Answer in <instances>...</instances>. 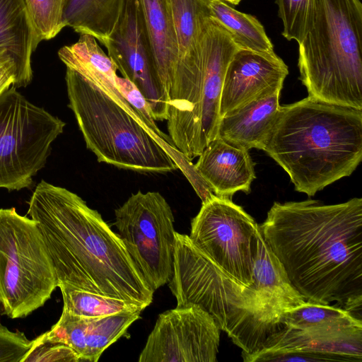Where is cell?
<instances>
[{
    "label": "cell",
    "mask_w": 362,
    "mask_h": 362,
    "mask_svg": "<svg viewBox=\"0 0 362 362\" xmlns=\"http://www.w3.org/2000/svg\"><path fill=\"white\" fill-rule=\"evenodd\" d=\"M262 238L306 301L361 315L362 199L274 202Z\"/></svg>",
    "instance_id": "1"
},
{
    "label": "cell",
    "mask_w": 362,
    "mask_h": 362,
    "mask_svg": "<svg viewBox=\"0 0 362 362\" xmlns=\"http://www.w3.org/2000/svg\"><path fill=\"white\" fill-rule=\"evenodd\" d=\"M28 204V214L37 223L57 286L69 284L143 309L151 305L154 291L98 211L76 194L44 180Z\"/></svg>",
    "instance_id": "2"
},
{
    "label": "cell",
    "mask_w": 362,
    "mask_h": 362,
    "mask_svg": "<svg viewBox=\"0 0 362 362\" xmlns=\"http://www.w3.org/2000/svg\"><path fill=\"white\" fill-rule=\"evenodd\" d=\"M261 150L313 197L350 176L362 160V110L310 97L280 106Z\"/></svg>",
    "instance_id": "3"
},
{
    "label": "cell",
    "mask_w": 362,
    "mask_h": 362,
    "mask_svg": "<svg viewBox=\"0 0 362 362\" xmlns=\"http://www.w3.org/2000/svg\"><path fill=\"white\" fill-rule=\"evenodd\" d=\"M298 66L308 97L362 110L360 0H315L312 24L298 44Z\"/></svg>",
    "instance_id": "4"
},
{
    "label": "cell",
    "mask_w": 362,
    "mask_h": 362,
    "mask_svg": "<svg viewBox=\"0 0 362 362\" xmlns=\"http://www.w3.org/2000/svg\"><path fill=\"white\" fill-rule=\"evenodd\" d=\"M168 286L176 307L199 305L243 353L256 352L270 335L255 286L232 278L197 248L189 235L177 232Z\"/></svg>",
    "instance_id": "5"
},
{
    "label": "cell",
    "mask_w": 362,
    "mask_h": 362,
    "mask_svg": "<svg viewBox=\"0 0 362 362\" xmlns=\"http://www.w3.org/2000/svg\"><path fill=\"white\" fill-rule=\"evenodd\" d=\"M65 81L69 107L98 162L141 173L178 168L149 131L98 85L69 68Z\"/></svg>",
    "instance_id": "6"
},
{
    "label": "cell",
    "mask_w": 362,
    "mask_h": 362,
    "mask_svg": "<svg viewBox=\"0 0 362 362\" xmlns=\"http://www.w3.org/2000/svg\"><path fill=\"white\" fill-rule=\"evenodd\" d=\"M238 49L227 30L211 16L203 36L199 62L173 76L168 93V136L189 160L217 136L224 76Z\"/></svg>",
    "instance_id": "7"
},
{
    "label": "cell",
    "mask_w": 362,
    "mask_h": 362,
    "mask_svg": "<svg viewBox=\"0 0 362 362\" xmlns=\"http://www.w3.org/2000/svg\"><path fill=\"white\" fill-rule=\"evenodd\" d=\"M57 287L37 223L14 207L0 209V315L26 317L44 305Z\"/></svg>",
    "instance_id": "8"
},
{
    "label": "cell",
    "mask_w": 362,
    "mask_h": 362,
    "mask_svg": "<svg viewBox=\"0 0 362 362\" xmlns=\"http://www.w3.org/2000/svg\"><path fill=\"white\" fill-rule=\"evenodd\" d=\"M66 124L11 86L0 95V188L30 187Z\"/></svg>",
    "instance_id": "9"
},
{
    "label": "cell",
    "mask_w": 362,
    "mask_h": 362,
    "mask_svg": "<svg viewBox=\"0 0 362 362\" xmlns=\"http://www.w3.org/2000/svg\"><path fill=\"white\" fill-rule=\"evenodd\" d=\"M114 224L128 254L155 291L173 275L175 233L173 211L158 192L139 190L115 211Z\"/></svg>",
    "instance_id": "10"
},
{
    "label": "cell",
    "mask_w": 362,
    "mask_h": 362,
    "mask_svg": "<svg viewBox=\"0 0 362 362\" xmlns=\"http://www.w3.org/2000/svg\"><path fill=\"white\" fill-rule=\"evenodd\" d=\"M259 233V225L240 206L214 195L192 218L189 237L229 276L252 286Z\"/></svg>",
    "instance_id": "11"
},
{
    "label": "cell",
    "mask_w": 362,
    "mask_h": 362,
    "mask_svg": "<svg viewBox=\"0 0 362 362\" xmlns=\"http://www.w3.org/2000/svg\"><path fill=\"white\" fill-rule=\"evenodd\" d=\"M220 329L199 305L190 304L158 315L139 362H216Z\"/></svg>",
    "instance_id": "12"
},
{
    "label": "cell",
    "mask_w": 362,
    "mask_h": 362,
    "mask_svg": "<svg viewBox=\"0 0 362 362\" xmlns=\"http://www.w3.org/2000/svg\"><path fill=\"white\" fill-rule=\"evenodd\" d=\"M103 45L122 77L141 93L153 119L167 120L168 95L159 79L136 0H126L119 19Z\"/></svg>",
    "instance_id": "13"
},
{
    "label": "cell",
    "mask_w": 362,
    "mask_h": 362,
    "mask_svg": "<svg viewBox=\"0 0 362 362\" xmlns=\"http://www.w3.org/2000/svg\"><path fill=\"white\" fill-rule=\"evenodd\" d=\"M288 68L276 53L239 48L230 61L223 83L221 117L274 90L282 89Z\"/></svg>",
    "instance_id": "14"
},
{
    "label": "cell",
    "mask_w": 362,
    "mask_h": 362,
    "mask_svg": "<svg viewBox=\"0 0 362 362\" xmlns=\"http://www.w3.org/2000/svg\"><path fill=\"white\" fill-rule=\"evenodd\" d=\"M141 313L127 311L105 317H87L62 310L57 322L37 338L68 345L78 355L81 361L97 362L104 351L140 317Z\"/></svg>",
    "instance_id": "15"
},
{
    "label": "cell",
    "mask_w": 362,
    "mask_h": 362,
    "mask_svg": "<svg viewBox=\"0 0 362 362\" xmlns=\"http://www.w3.org/2000/svg\"><path fill=\"white\" fill-rule=\"evenodd\" d=\"M253 286L257 291L263 320L270 335L282 329V314L306 303L292 285L281 264L258 235V252L253 269Z\"/></svg>",
    "instance_id": "16"
},
{
    "label": "cell",
    "mask_w": 362,
    "mask_h": 362,
    "mask_svg": "<svg viewBox=\"0 0 362 362\" xmlns=\"http://www.w3.org/2000/svg\"><path fill=\"white\" fill-rule=\"evenodd\" d=\"M198 157L194 167L215 195L230 198L237 192H250L256 175L249 150L216 136Z\"/></svg>",
    "instance_id": "17"
},
{
    "label": "cell",
    "mask_w": 362,
    "mask_h": 362,
    "mask_svg": "<svg viewBox=\"0 0 362 362\" xmlns=\"http://www.w3.org/2000/svg\"><path fill=\"white\" fill-rule=\"evenodd\" d=\"M258 351H296L335 354L361 362L362 327L309 329L284 327L269 335Z\"/></svg>",
    "instance_id": "18"
},
{
    "label": "cell",
    "mask_w": 362,
    "mask_h": 362,
    "mask_svg": "<svg viewBox=\"0 0 362 362\" xmlns=\"http://www.w3.org/2000/svg\"><path fill=\"white\" fill-rule=\"evenodd\" d=\"M274 90L221 117L217 136L238 148L261 149L280 107Z\"/></svg>",
    "instance_id": "19"
},
{
    "label": "cell",
    "mask_w": 362,
    "mask_h": 362,
    "mask_svg": "<svg viewBox=\"0 0 362 362\" xmlns=\"http://www.w3.org/2000/svg\"><path fill=\"white\" fill-rule=\"evenodd\" d=\"M40 42L25 0H0V51L8 54L16 64L13 87H26L31 82V56Z\"/></svg>",
    "instance_id": "20"
},
{
    "label": "cell",
    "mask_w": 362,
    "mask_h": 362,
    "mask_svg": "<svg viewBox=\"0 0 362 362\" xmlns=\"http://www.w3.org/2000/svg\"><path fill=\"white\" fill-rule=\"evenodd\" d=\"M58 56L66 68L78 71L98 85L148 130L141 116L120 93L116 81L117 69L94 37L80 35L75 43L60 48Z\"/></svg>",
    "instance_id": "21"
},
{
    "label": "cell",
    "mask_w": 362,
    "mask_h": 362,
    "mask_svg": "<svg viewBox=\"0 0 362 362\" xmlns=\"http://www.w3.org/2000/svg\"><path fill=\"white\" fill-rule=\"evenodd\" d=\"M162 86L168 95L177 61L170 0H136Z\"/></svg>",
    "instance_id": "22"
},
{
    "label": "cell",
    "mask_w": 362,
    "mask_h": 362,
    "mask_svg": "<svg viewBox=\"0 0 362 362\" xmlns=\"http://www.w3.org/2000/svg\"><path fill=\"white\" fill-rule=\"evenodd\" d=\"M125 1L66 0L64 23L80 35H90L103 45L117 25Z\"/></svg>",
    "instance_id": "23"
},
{
    "label": "cell",
    "mask_w": 362,
    "mask_h": 362,
    "mask_svg": "<svg viewBox=\"0 0 362 362\" xmlns=\"http://www.w3.org/2000/svg\"><path fill=\"white\" fill-rule=\"evenodd\" d=\"M209 7L212 16L227 30L239 48L274 53L272 41L255 16L235 9L223 0H210Z\"/></svg>",
    "instance_id": "24"
},
{
    "label": "cell",
    "mask_w": 362,
    "mask_h": 362,
    "mask_svg": "<svg viewBox=\"0 0 362 362\" xmlns=\"http://www.w3.org/2000/svg\"><path fill=\"white\" fill-rule=\"evenodd\" d=\"M280 323L296 329L362 327L361 320L340 307L308 301L284 313Z\"/></svg>",
    "instance_id": "25"
},
{
    "label": "cell",
    "mask_w": 362,
    "mask_h": 362,
    "mask_svg": "<svg viewBox=\"0 0 362 362\" xmlns=\"http://www.w3.org/2000/svg\"><path fill=\"white\" fill-rule=\"evenodd\" d=\"M63 298V310L81 317H105L127 311H142L136 304L122 299L92 293L66 284L57 286Z\"/></svg>",
    "instance_id": "26"
},
{
    "label": "cell",
    "mask_w": 362,
    "mask_h": 362,
    "mask_svg": "<svg viewBox=\"0 0 362 362\" xmlns=\"http://www.w3.org/2000/svg\"><path fill=\"white\" fill-rule=\"evenodd\" d=\"M28 13L40 42L57 36L66 27V0H25Z\"/></svg>",
    "instance_id": "27"
},
{
    "label": "cell",
    "mask_w": 362,
    "mask_h": 362,
    "mask_svg": "<svg viewBox=\"0 0 362 362\" xmlns=\"http://www.w3.org/2000/svg\"><path fill=\"white\" fill-rule=\"evenodd\" d=\"M283 23L282 35L300 44L313 21L315 0H275Z\"/></svg>",
    "instance_id": "28"
},
{
    "label": "cell",
    "mask_w": 362,
    "mask_h": 362,
    "mask_svg": "<svg viewBox=\"0 0 362 362\" xmlns=\"http://www.w3.org/2000/svg\"><path fill=\"white\" fill-rule=\"evenodd\" d=\"M242 357L245 362L354 361L352 358L340 355L296 351H257L249 354L242 352Z\"/></svg>",
    "instance_id": "29"
},
{
    "label": "cell",
    "mask_w": 362,
    "mask_h": 362,
    "mask_svg": "<svg viewBox=\"0 0 362 362\" xmlns=\"http://www.w3.org/2000/svg\"><path fill=\"white\" fill-rule=\"evenodd\" d=\"M80 362L74 350L66 344L33 339V344L22 362Z\"/></svg>",
    "instance_id": "30"
},
{
    "label": "cell",
    "mask_w": 362,
    "mask_h": 362,
    "mask_svg": "<svg viewBox=\"0 0 362 362\" xmlns=\"http://www.w3.org/2000/svg\"><path fill=\"white\" fill-rule=\"evenodd\" d=\"M33 344L23 332H11L0 324V362H22Z\"/></svg>",
    "instance_id": "31"
},
{
    "label": "cell",
    "mask_w": 362,
    "mask_h": 362,
    "mask_svg": "<svg viewBox=\"0 0 362 362\" xmlns=\"http://www.w3.org/2000/svg\"><path fill=\"white\" fill-rule=\"evenodd\" d=\"M16 77V66L13 59L0 51V95L13 86Z\"/></svg>",
    "instance_id": "32"
},
{
    "label": "cell",
    "mask_w": 362,
    "mask_h": 362,
    "mask_svg": "<svg viewBox=\"0 0 362 362\" xmlns=\"http://www.w3.org/2000/svg\"><path fill=\"white\" fill-rule=\"evenodd\" d=\"M223 1H226V3L230 4L232 5L236 6V5L239 4L242 0H223Z\"/></svg>",
    "instance_id": "33"
}]
</instances>
